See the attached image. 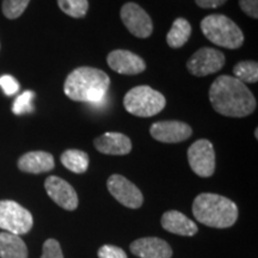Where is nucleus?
I'll use <instances>...</instances> for the list:
<instances>
[{
	"label": "nucleus",
	"mask_w": 258,
	"mask_h": 258,
	"mask_svg": "<svg viewBox=\"0 0 258 258\" xmlns=\"http://www.w3.org/2000/svg\"><path fill=\"white\" fill-rule=\"evenodd\" d=\"M209 101L215 111L227 117H246L257 102L250 89L231 76H220L209 89Z\"/></svg>",
	"instance_id": "f257e3e1"
},
{
	"label": "nucleus",
	"mask_w": 258,
	"mask_h": 258,
	"mask_svg": "<svg viewBox=\"0 0 258 258\" xmlns=\"http://www.w3.org/2000/svg\"><path fill=\"white\" fill-rule=\"evenodd\" d=\"M110 88V78L105 72L93 67H79L64 80L63 91L72 101L101 104Z\"/></svg>",
	"instance_id": "f03ea898"
},
{
	"label": "nucleus",
	"mask_w": 258,
	"mask_h": 258,
	"mask_svg": "<svg viewBox=\"0 0 258 258\" xmlns=\"http://www.w3.org/2000/svg\"><path fill=\"white\" fill-rule=\"evenodd\" d=\"M192 214L201 224L214 228H227L238 219V207L233 201L217 194H200L194 200Z\"/></svg>",
	"instance_id": "7ed1b4c3"
},
{
	"label": "nucleus",
	"mask_w": 258,
	"mask_h": 258,
	"mask_svg": "<svg viewBox=\"0 0 258 258\" xmlns=\"http://www.w3.org/2000/svg\"><path fill=\"white\" fill-rule=\"evenodd\" d=\"M201 30L212 43L227 49H238L244 43L240 28L224 15H209L201 22Z\"/></svg>",
	"instance_id": "20e7f679"
},
{
	"label": "nucleus",
	"mask_w": 258,
	"mask_h": 258,
	"mask_svg": "<svg viewBox=\"0 0 258 258\" xmlns=\"http://www.w3.org/2000/svg\"><path fill=\"white\" fill-rule=\"evenodd\" d=\"M123 105L129 114L138 117H152L165 108L166 99L150 86L141 85L125 93Z\"/></svg>",
	"instance_id": "39448f33"
},
{
	"label": "nucleus",
	"mask_w": 258,
	"mask_h": 258,
	"mask_svg": "<svg viewBox=\"0 0 258 258\" xmlns=\"http://www.w3.org/2000/svg\"><path fill=\"white\" fill-rule=\"evenodd\" d=\"M34 219L31 213L15 201H0V228L9 233L22 235L31 230Z\"/></svg>",
	"instance_id": "423d86ee"
},
{
	"label": "nucleus",
	"mask_w": 258,
	"mask_h": 258,
	"mask_svg": "<svg viewBox=\"0 0 258 258\" xmlns=\"http://www.w3.org/2000/svg\"><path fill=\"white\" fill-rule=\"evenodd\" d=\"M191 170L200 177H211L215 171V152L213 144L206 139L195 141L188 150Z\"/></svg>",
	"instance_id": "0eeeda50"
},
{
	"label": "nucleus",
	"mask_w": 258,
	"mask_h": 258,
	"mask_svg": "<svg viewBox=\"0 0 258 258\" xmlns=\"http://www.w3.org/2000/svg\"><path fill=\"white\" fill-rule=\"evenodd\" d=\"M225 55L214 48H201L190 56L186 69L192 76L206 77L217 73L225 66Z\"/></svg>",
	"instance_id": "6e6552de"
},
{
	"label": "nucleus",
	"mask_w": 258,
	"mask_h": 258,
	"mask_svg": "<svg viewBox=\"0 0 258 258\" xmlns=\"http://www.w3.org/2000/svg\"><path fill=\"white\" fill-rule=\"evenodd\" d=\"M121 19L129 32L139 38L150 37L153 31L152 19L135 3H127L121 9Z\"/></svg>",
	"instance_id": "1a4fd4ad"
},
{
	"label": "nucleus",
	"mask_w": 258,
	"mask_h": 258,
	"mask_svg": "<svg viewBox=\"0 0 258 258\" xmlns=\"http://www.w3.org/2000/svg\"><path fill=\"white\" fill-rule=\"evenodd\" d=\"M109 192L125 207L137 209L144 203V196L135 184L121 175H112L109 177L108 182Z\"/></svg>",
	"instance_id": "9d476101"
},
{
	"label": "nucleus",
	"mask_w": 258,
	"mask_h": 258,
	"mask_svg": "<svg viewBox=\"0 0 258 258\" xmlns=\"http://www.w3.org/2000/svg\"><path fill=\"white\" fill-rule=\"evenodd\" d=\"M150 133L153 139L164 144L182 143L191 137L192 129L180 121H160L151 125Z\"/></svg>",
	"instance_id": "9b49d317"
},
{
	"label": "nucleus",
	"mask_w": 258,
	"mask_h": 258,
	"mask_svg": "<svg viewBox=\"0 0 258 258\" xmlns=\"http://www.w3.org/2000/svg\"><path fill=\"white\" fill-rule=\"evenodd\" d=\"M44 188L49 198L66 211H74L78 207V195L73 186L66 180L56 176H50L46 179Z\"/></svg>",
	"instance_id": "f8f14e48"
},
{
	"label": "nucleus",
	"mask_w": 258,
	"mask_h": 258,
	"mask_svg": "<svg viewBox=\"0 0 258 258\" xmlns=\"http://www.w3.org/2000/svg\"><path fill=\"white\" fill-rule=\"evenodd\" d=\"M106 61L112 71L120 74L134 76V74L143 73L146 70L145 61L129 50H112L111 53H109Z\"/></svg>",
	"instance_id": "ddd939ff"
},
{
	"label": "nucleus",
	"mask_w": 258,
	"mask_h": 258,
	"mask_svg": "<svg viewBox=\"0 0 258 258\" xmlns=\"http://www.w3.org/2000/svg\"><path fill=\"white\" fill-rule=\"evenodd\" d=\"M131 251L140 258H171L172 250L165 240L156 237L141 238L131 244Z\"/></svg>",
	"instance_id": "4468645a"
},
{
	"label": "nucleus",
	"mask_w": 258,
	"mask_h": 258,
	"mask_svg": "<svg viewBox=\"0 0 258 258\" xmlns=\"http://www.w3.org/2000/svg\"><path fill=\"white\" fill-rule=\"evenodd\" d=\"M96 150L109 156H125L132 151V141L122 133L109 132L95 140Z\"/></svg>",
	"instance_id": "2eb2a0df"
},
{
	"label": "nucleus",
	"mask_w": 258,
	"mask_h": 258,
	"mask_svg": "<svg viewBox=\"0 0 258 258\" xmlns=\"http://www.w3.org/2000/svg\"><path fill=\"white\" fill-rule=\"evenodd\" d=\"M161 226L167 232L178 235H185V237L195 235L199 231L195 222L190 220L188 217H185L183 213L177 211L164 213L163 218H161Z\"/></svg>",
	"instance_id": "dca6fc26"
},
{
	"label": "nucleus",
	"mask_w": 258,
	"mask_h": 258,
	"mask_svg": "<svg viewBox=\"0 0 258 258\" xmlns=\"http://www.w3.org/2000/svg\"><path fill=\"white\" fill-rule=\"evenodd\" d=\"M55 166L54 158L50 153L43 151L28 152L18 160L19 170L28 173H43L53 170Z\"/></svg>",
	"instance_id": "f3484780"
},
{
	"label": "nucleus",
	"mask_w": 258,
	"mask_h": 258,
	"mask_svg": "<svg viewBox=\"0 0 258 258\" xmlns=\"http://www.w3.org/2000/svg\"><path fill=\"white\" fill-rule=\"evenodd\" d=\"M0 258H28V247L19 235L0 232Z\"/></svg>",
	"instance_id": "a211bd4d"
},
{
	"label": "nucleus",
	"mask_w": 258,
	"mask_h": 258,
	"mask_svg": "<svg viewBox=\"0 0 258 258\" xmlns=\"http://www.w3.org/2000/svg\"><path fill=\"white\" fill-rule=\"evenodd\" d=\"M191 35V25L185 18H177L166 35L167 44L173 49L183 47Z\"/></svg>",
	"instance_id": "6ab92c4d"
},
{
	"label": "nucleus",
	"mask_w": 258,
	"mask_h": 258,
	"mask_svg": "<svg viewBox=\"0 0 258 258\" xmlns=\"http://www.w3.org/2000/svg\"><path fill=\"white\" fill-rule=\"evenodd\" d=\"M61 163L74 173H84L89 167V156L80 150H67L61 154Z\"/></svg>",
	"instance_id": "aec40b11"
},
{
	"label": "nucleus",
	"mask_w": 258,
	"mask_h": 258,
	"mask_svg": "<svg viewBox=\"0 0 258 258\" xmlns=\"http://www.w3.org/2000/svg\"><path fill=\"white\" fill-rule=\"evenodd\" d=\"M233 73L241 83L254 84L258 80V64L256 61H240L234 66Z\"/></svg>",
	"instance_id": "412c9836"
},
{
	"label": "nucleus",
	"mask_w": 258,
	"mask_h": 258,
	"mask_svg": "<svg viewBox=\"0 0 258 258\" xmlns=\"http://www.w3.org/2000/svg\"><path fill=\"white\" fill-rule=\"evenodd\" d=\"M59 8L63 14L72 18H83L88 14V0H57Z\"/></svg>",
	"instance_id": "4be33fe9"
},
{
	"label": "nucleus",
	"mask_w": 258,
	"mask_h": 258,
	"mask_svg": "<svg viewBox=\"0 0 258 258\" xmlns=\"http://www.w3.org/2000/svg\"><path fill=\"white\" fill-rule=\"evenodd\" d=\"M30 0H4L3 2V14L6 18L16 19L21 17L27 10Z\"/></svg>",
	"instance_id": "5701e85b"
},
{
	"label": "nucleus",
	"mask_w": 258,
	"mask_h": 258,
	"mask_svg": "<svg viewBox=\"0 0 258 258\" xmlns=\"http://www.w3.org/2000/svg\"><path fill=\"white\" fill-rule=\"evenodd\" d=\"M35 98V93L32 91H24L22 95H19L12 105V112L15 115H24L30 114L34 111V105L32 101Z\"/></svg>",
	"instance_id": "b1692460"
},
{
	"label": "nucleus",
	"mask_w": 258,
	"mask_h": 258,
	"mask_svg": "<svg viewBox=\"0 0 258 258\" xmlns=\"http://www.w3.org/2000/svg\"><path fill=\"white\" fill-rule=\"evenodd\" d=\"M41 258H63L59 241L55 239H48L44 241Z\"/></svg>",
	"instance_id": "393cba45"
},
{
	"label": "nucleus",
	"mask_w": 258,
	"mask_h": 258,
	"mask_svg": "<svg viewBox=\"0 0 258 258\" xmlns=\"http://www.w3.org/2000/svg\"><path fill=\"white\" fill-rule=\"evenodd\" d=\"M0 88L3 89L6 96H14L18 92L19 84L14 77L5 74V76L0 77Z\"/></svg>",
	"instance_id": "a878e982"
},
{
	"label": "nucleus",
	"mask_w": 258,
	"mask_h": 258,
	"mask_svg": "<svg viewBox=\"0 0 258 258\" xmlns=\"http://www.w3.org/2000/svg\"><path fill=\"white\" fill-rule=\"evenodd\" d=\"M98 258H128L121 247L114 245H103L98 250Z\"/></svg>",
	"instance_id": "bb28decb"
},
{
	"label": "nucleus",
	"mask_w": 258,
	"mask_h": 258,
	"mask_svg": "<svg viewBox=\"0 0 258 258\" xmlns=\"http://www.w3.org/2000/svg\"><path fill=\"white\" fill-rule=\"evenodd\" d=\"M239 6L249 17L258 18V0H239Z\"/></svg>",
	"instance_id": "cd10ccee"
},
{
	"label": "nucleus",
	"mask_w": 258,
	"mask_h": 258,
	"mask_svg": "<svg viewBox=\"0 0 258 258\" xmlns=\"http://www.w3.org/2000/svg\"><path fill=\"white\" fill-rule=\"evenodd\" d=\"M195 3L201 9H217L225 4L226 0H195Z\"/></svg>",
	"instance_id": "c85d7f7f"
}]
</instances>
